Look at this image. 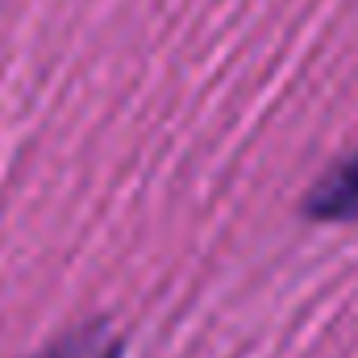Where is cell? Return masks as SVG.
<instances>
[{"label":"cell","instance_id":"obj_1","mask_svg":"<svg viewBox=\"0 0 358 358\" xmlns=\"http://www.w3.org/2000/svg\"><path fill=\"white\" fill-rule=\"evenodd\" d=\"M308 213L317 221H358V155L346 167H338L325 183L313 187Z\"/></svg>","mask_w":358,"mask_h":358},{"label":"cell","instance_id":"obj_2","mask_svg":"<svg viewBox=\"0 0 358 358\" xmlns=\"http://www.w3.org/2000/svg\"><path fill=\"white\" fill-rule=\"evenodd\" d=\"M71 358H84V355H71ZM92 358H117V346H108V350H100V355H92Z\"/></svg>","mask_w":358,"mask_h":358}]
</instances>
